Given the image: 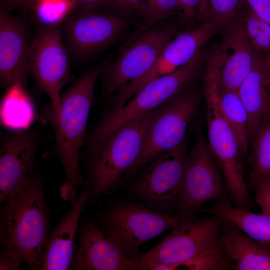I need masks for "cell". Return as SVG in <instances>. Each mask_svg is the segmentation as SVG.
Segmentation results:
<instances>
[{
	"label": "cell",
	"mask_w": 270,
	"mask_h": 270,
	"mask_svg": "<svg viewBox=\"0 0 270 270\" xmlns=\"http://www.w3.org/2000/svg\"><path fill=\"white\" fill-rule=\"evenodd\" d=\"M106 63L84 72L61 94L58 110L50 104L40 110L42 119L54 130L56 152L65 175L59 195L72 205L76 200L78 188L86 183L80 169V148L86 138L95 85Z\"/></svg>",
	"instance_id": "6da1fadb"
},
{
	"label": "cell",
	"mask_w": 270,
	"mask_h": 270,
	"mask_svg": "<svg viewBox=\"0 0 270 270\" xmlns=\"http://www.w3.org/2000/svg\"><path fill=\"white\" fill-rule=\"evenodd\" d=\"M182 218L181 221L148 252L134 259L137 270L164 264L174 270H224L230 268L222 244V220L212 215Z\"/></svg>",
	"instance_id": "7a4b0ae2"
},
{
	"label": "cell",
	"mask_w": 270,
	"mask_h": 270,
	"mask_svg": "<svg viewBox=\"0 0 270 270\" xmlns=\"http://www.w3.org/2000/svg\"><path fill=\"white\" fill-rule=\"evenodd\" d=\"M2 205V246L20 252L30 269L42 270L50 231L40 177L33 174L24 188Z\"/></svg>",
	"instance_id": "3957f363"
},
{
	"label": "cell",
	"mask_w": 270,
	"mask_h": 270,
	"mask_svg": "<svg viewBox=\"0 0 270 270\" xmlns=\"http://www.w3.org/2000/svg\"><path fill=\"white\" fill-rule=\"evenodd\" d=\"M156 110L124 123L81 156L86 160L90 197L106 194L124 182L142 151Z\"/></svg>",
	"instance_id": "277c9868"
},
{
	"label": "cell",
	"mask_w": 270,
	"mask_h": 270,
	"mask_svg": "<svg viewBox=\"0 0 270 270\" xmlns=\"http://www.w3.org/2000/svg\"><path fill=\"white\" fill-rule=\"evenodd\" d=\"M201 50L188 62L144 86L122 106L107 108L84 144L87 153L127 121L153 110L179 92L193 86L202 68Z\"/></svg>",
	"instance_id": "5b68a950"
},
{
	"label": "cell",
	"mask_w": 270,
	"mask_h": 270,
	"mask_svg": "<svg viewBox=\"0 0 270 270\" xmlns=\"http://www.w3.org/2000/svg\"><path fill=\"white\" fill-rule=\"evenodd\" d=\"M208 147L223 176L227 192L236 208L249 210V188L244 178V155L220 106L216 80L204 82Z\"/></svg>",
	"instance_id": "8992f818"
},
{
	"label": "cell",
	"mask_w": 270,
	"mask_h": 270,
	"mask_svg": "<svg viewBox=\"0 0 270 270\" xmlns=\"http://www.w3.org/2000/svg\"><path fill=\"white\" fill-rule=\"evenodd\" d=\"M200 100V92L192 86L156 108L142 151L126 174L124 182L154 158L183 143L188 126L198 114Z\"/></svg>",
	"instance_id": "52a82bcc"
},
{
	"label": "cell",
	"mask_w": 270,
	"mask_h": 270,
	"mask_svg": "<svg viewBox=\"0 0 270 270\" xmlns=\"http://www.w3.org/2000/svg\"><path fill=\"white\" fill-rule=\"evenodd\" d=\"M182 218L158 212L144 204L119 201L104 212L102 228L126 258L139 256L140 247L176 226Z\"/></svg>",
	"instance_id": "ba28073f"
},
{
	"label": "cell",
	"mask_w": 270,
	"mask_h": 270,
	"mask_svg": "<svg viewBox=\"0 0 270 270\" xmlns=\"http://www.w3.org/2000/svg\"><path fill=\"white\" fill-rule=\"evenodd\" d=\"M187 144L186 140L143 166L132 178L129 188L130 196L158 212L176 216Z\"/></svg>",
	"instance_id": "9c48e42d"
},
{
	"label": "cell",
	"mask_w": 270,
	"mask_h": 270,
	"mask_svg": "<svg viewBox=\"0 0 270 270\" xmlns=\"http://www.w3.org/2000/svg\"><path fill=\"white\" fill-rule=\"evenodd\" d=\"M176 32L172 26L148 29L126 43L116 59L103 68L102 99L108 101L127 84L148 72Z\"/></svg>",
	"instance_id": "30bf717a"
},
{
	"label": "cell",
	"mask_w": 270,
	"mask_h": 270,
	"mask_svg": "<svg viewBox=\"0 0 270 270\" xmlns=\"http://www.w3.org/2000/svg\"><path fill=\"white\" fill-rule=\"evenodd\" d=\"M226 193L221 172L198 133L186 158L176 216L196 217L206 202L226 199Z\"/></svg>",
	"instance_id": "8fae6325"
},
{
	"label": "cell",
	"mask_w": 270,
	"mask_h": 270,
	"mask_svg": "<svg viewBox=\"0 0 270 270\" xmlns=\"http://www.w3.org/2000/svg\"><path fill=\"white\" fill-rule=\"evenodd\" d=\"M70 56L60 26L40 28L30 44L29 74L36 89L48 96L55 110L62 90L70 79Z\"/></svg>",
	"instance_id": "7c38bea8"
},
{
	"label": "cell",
	"mask_w": 270,
	"mask_h": 270,
	"mask_svg": "<svg viewBox=\"0 0 270 270\" xmlns=\"http://www.w3.org/2000/svg\"><path fill=\"white\" fill-rule=\"evenodd\" d=\"M208 54L204 80H216L218 90L237 92L251 70L256 51L240 21L224 29Z\"/></svg>",
	"instance_id": "4fadbf2b"
},
{
	"label": "cell",
	"mask_w": 270,
	"mask_h": 270,
	"mask_svg": "<svg viewBox=\"0 0 270 270\" xmlns=\"http://www.w3.org/2000/svg\"><path fill=\"white\" fill-rule=\"evenodd\" d=\"M128 22L124 17L97 11H76L60 27L70 56L82 60L114 42Z\"/></svg>",
	"instance_id": "5bb4252c"
},
{
	"label": "cell",
	"mask_w": 270,
	"mask_h": 270,
	"mask_svg": "<svg viewBox=\"0 0 270 270\" xmlns=\"http://www.w3.org/2000/svg\"><path fill=\"white\" fill-rule=\"evenodd\" d=\"M38 133L26 129L8 134L0 149V203L20 193L32 175L40 143Z\"/></svg>",
	"instance_id": "9a60e30c"
},
{
	"label": "cell",
	"mask_w": 270,
	"mask_h": 270,
	"mask_svg": "<svg viewBox=\"0 0 270 270\" xmlns=\"http://www.w3.org/2000/svg\"><path fill=\"white\" fill-rule=\"evenodd\" d=\"M79 240L69 269L74 270H137L134 260L126 258L90 220L78 226Z\"/></svg>",
	"instance_id": "2e32d148"
},
{
	"label": "cell",
	"mask_w": 270,
	"mask_h": 270,
	"mask_svg": "<svg viewBox=\"0 0 270 270\" xmlns=\"http://www.w3.org/2000/svg\"><path fill=\"white\" fill-rule=\"evenodd\" d=\"M30 42L24 24L1 9L0 83L3 87L8 88L20 83L26 88Z\"/></svg>",
	"instance_id": "e0dca14e"
},
{
	"label": "cell",
	"mask_w": 270,
	"mask_h": 270,
	"mask_svg": "<svg viewBox=\"0 0 270 270\" xmlns=\"http://www.w3.org/2000/svg\"><path fill=\"white\" fill-rule=\"evenodd\" d=\"M91 192V186L87 180L72 207L50 231L42 270L69 269L75 251L74 240L78 222Z\"/></svg>",
	"instance_id": "ac0fdd59"
},
{
	"label": "cell",
	"mask_w": 270,
	"mask_h": 270,
	"mask_svg": "<svg viewBox=\"0 0 270 270\" xmlns=\"http://www.w3.org/2000/svg\"><path fill=\"white\" fill-rule=\"evenodd\" d=\"M237 92L248 114V133L250 142L258 126L270 117V74L262 56L256 52L252 68Z\"/></svg>",
	"instance_id": "d6986e66"
},
{
	"label": "cell",
	"mask_w": 270,
	"mask_h": 270,
	"mask_svg": "<svg viewBox=\"0 0 270 270\" xmlns=\"http://www.w3.org/2000/svg\"><path fill=\"white\" fill-rule=\"evenodd\" d=\"M220 238L232 268L270 270V246L252 239L234 224L222 220Z\"/></svg>",
	"instance_id": "ffe728a7"
},
{
	"label": "cell",
	"mask_w": 270,
	"mask_h": 270,
	"mask_svg": "<svg viewBox=\"0 0 270 270\" xmlns=\"http://www.w3.org/2000/svg\"><path fill=\"white\" fill-rule=\"evenodd\" d=\"M220 32L214 23L203 22L195 30L174 37L164 48L157 62L171 73L190 62L208 41Z\"/></svg>",
	"instance_id": "44dd1931"
},
{
	"label": "cell",
	"mask_w": 270,
	"mask_h": 270,
	"mask_svg": "<svg viewBox=\"0 0 270 270\" xmlns=\"http://www.w3.org/2000/svg\"><path fill=\"white\" fill-rule=\"evenodd\" d=\"M200 211L232 222L252 239L270 246V216L234 208L228 198L216 201L211 206Z\"/></svg>",
	"instance_id": "7402d4cb"
},
{
	"label": "cell",
	"mask_w": 270,
	"mask_h": 270,
	"mask_svg": "<svg viewBox=\"0 0 270 270\" xmlns=\"http://www.w3.org/2000/svg\"><path fill=\"white\" fill-rule=\"evenodd\" d=\"M0 122L3 127L18 131L28 129L35 119V107L26 88L16 83L7 88L0 102Z\"/></svg>",
	"instance_id": "603a6c76"
},
{
	"label": "cell",
	"mask_w": 270,
	"mask_h": 270,
	"mask_svg": "<svg viewBox=\"0 0 270 270\" xmlns=\"http://www.w3.org/2000/svg\"><path fill=\"white\" fill-rule=\"evenodd\" d=\"M218 92L224 116L244 156L247 154L250 144L246 110L237 92L218 90Z\"/></svg>",
	"instance_id": "cb8c5ba5"
},
{
	"label": "cell",
	"mask_w": 270,
	"mask_h": 270,
	"mask_svg": "<svg viewBox=\"0 0 270 270\" xmlns=\"http://www.w3.org/2000/svg\"><path fill=\"white\" fill-rule=\"evenodd\" d=\"M247 6L245 0H204L198 18L214 23L222 32L240 21Z\"/></svg>",
	"instance_id": "d4e9b609"
},
{
	"label": "cell",
	"mask_w": 270,
	"mask_h": 270,
	"mask_svg": "<svg viewBox=\"0 0 270 270\" xmlns=\"http://www.w3.org/2000/svg\"><path fill=\"white\" fill-rule=\"evenodd\" d=\"M250 143L252 145L248 156L252 168L250 177L270 180V117L258 126Z\"/></svg>",
	"instance_id": "484cf974"
},
{
	"label": "cell",
	"mask_w": 270,
	"mask_h": 270,
	"mask_svg": "<svg viewBox=\"0 0 270 270\" xmlns=\"http://www.w3.org/2000/svg\"><path fill=\"white\" fill-rule=\"evenodd\" d=\"M32 2L40 27L60 26L76 11L74 0H24Z\"/></svg>",
	"instance_id": "4316f807"
},
{
	"label": "cell",
	"mask_w": 270,
	"mask_h": 270,
	"mask_svg": "<svg viewBox=\"0 0 270 270\" xmlns=\"http://www.w3.org/2000/svg\"><path fill=\"white\" fill-rule=\"evenodd\" d=\"M138 12L140 22L127 42L160 20L180 14V8L178 0H144Z\"/></svg>",
	"instance_id": "83f0119b"
},
{
	"label": "cell",
	"mask_w": 270,
	"mask_h": 270,
	"mask_svg": "<svg viewBox=\"0 0 270 270\" xmlns=\"http://www.w3.org/2000/svg\"><path fill=\"white\" fill-rule=\"evenodd\" d=\"M250 44L255 51L261 54L270 52V40L262 33L259 18L248 6L240 18Z\"/></svg>",
	"instance_id": "f1b7e54d"
},
{
	"label": "cell",
	"mask_w": 270,
	"mask_h": 270,
	"mask_svg": "<svg viewBox=\"0 0 270 270\" xmlns=\"http://www.w3.org/2000/svg\"><path fill=\"white\" fill-rule=\"evenodd\" d=\"M250 186L254 193V198L262 213L270 216V180L250 178Z\"/></svg>",
	"instance_id": "f546056e"
},
{
	"label": "cell",
	"mask_w": 270,
	"mask_h": 270,
	"mask_svg": "<svg viewBox=\"0 0 270 270\" xmlns=\"http://www.w3.org/2000/svg\"><path fill=\"white\" fill-rule=\"evenodd\" d=\"M143 1L144 0H107L100 9L106 8L110 14L126 18L134 12L138 11Z\"/></svg>",
	"instance_id": "4dcf8cb0"
},
{
	"label": "cell",
	"mask_w": 270,
	"mask_h": 270,
	"mask_svg": "<svg viewBox=\"0 0 270 270\" xmlns=\"http://www.w3.org/2000/svg\"><path fill=\"white\" fill-rule=\"evenodd\" d=\"M23 255L14 250L3 248L0 254V270H18L22 262Z\"/></svg>",
	"instance_id": "1f68e13d"
},
{
	"label": "cell",
	"mask_w": 270,
	"mask_h": 270,
	"mask_svg": "<svg viewBox=\"0 0 270 270\" xmlns=\"http://www.w3.org/2000/svg\"><path fill=\"white\" fill-rule=\"evenodd\" d=\"M178 0L180 8V16L184 22L190 24L196 18H198L202 0Z\"/></svg>",
	"instance_id": "d6a6232c"
},
{
	"label": "cell",
	"mask_w": 270,
	"mask_h": 270,
	"mask_svg": "<svg viewBox=\"0 0 270 270\" xmlns=\"http://www.w3.org/2000/svg\"><path fill=\"white\" fill-rule=\"evenodd\" d=\"M245 0L258 18L270 24V0Z\"/></svg>",
	"instance_id": "836d02e7"
},
{
	"label": "cell",
	"mask_w": 270,
	"mask_h": 270,
	"mask_svg": "<svg viewBox=\"0 0 270 270\" xmlns=\"http://www.w3.org/2000/svg\"><path fill=\"white\" fill-rule=\"evenodd\" d=\"M107 0H74L76 11H97ZM75 11V12H76Z\"/></svg>",
	"instance_id": "e575fe53"
},
{
	"label": "cell",
	"mask_w": 270,
	"mask_h": 270,
	"mask_svg": "<svg viewBox=\"0 0 270 270\" xmlns=\"http://www.w3.org/2000/svg\"><path fill=\"white\" fill-rule=\"evenodd\" d=\"M259 24L261 31L270 40V24L260 20V18Z\"/></svg>",
	"instance_id": "d590c367"
},
{
	"label": "cell",
	"mask_w": 270,
	"mask_h": 270,
	"mask_svg": "<svg viewBox=\"0 0 270 270\" xmlns=\"http://www.w3.org/2000/svg\"><path fill=\"white\" fill-rule=\"evenodd\" d=\"M262 56L266 66L270 74V52L266 55V56Z\"/></svg>",
	"instance_id": "8d00e7d4"
},
{
	"label": "cell",
	"mask_w": 270,
	"mask_h": 270,
	"mask_svg": "<svg viewBox=\"0 0 270 270\" xmlns=\"http://www.w3.org/2000/svg\"><path fill=\"white\" fill-rule=\"evenodd\" d=\"M204 0H202V5H201V6H200V9H201V8H202V4H203V3H204ZM198 14H199V13H198Z\"/></svg>",
	"instance_id": "74e56055"
},
{
	"label": "cell",
	"mask_w": 270,
	"mask_h": 270,
	"mask_svg": "<svg viewBox=\"0 0 270 270\" xmlns=\"http://www.w3.org/2000/svg\"><path fill=\"white\" fill-rule=\"evenodd\" d=\"M20 0L22 1V0Z\"/></svg>",
	"instance_id": "f35d334b"
}]
</instances>
